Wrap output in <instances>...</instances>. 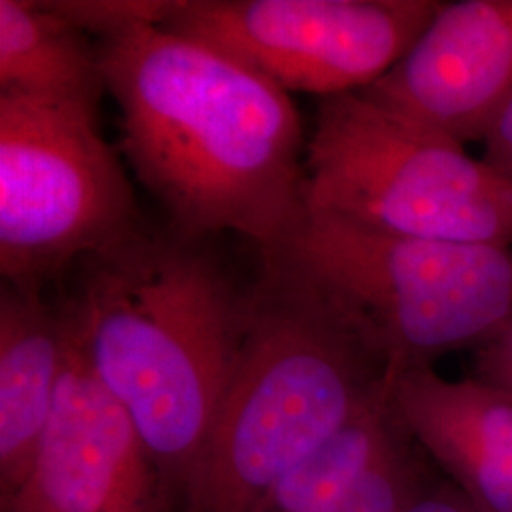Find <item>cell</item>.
<instances>
[{
    "label": "cell",
    "instance_id": "cell-1",
    "mask_svg": "<svg viewBox=\"0 0 512 512\" xmlns=\"http://www.w3.org/2000/svg\"><path fill=\"white\" fill-rule=\"evenodd\" d=\"M122 150L173 230L236 232L260 258L306 219V141L289 92L219 48L137 25L99 44Z\"/></svg>",
    "mask_w": 512,
    "mask_h": 512
},
{
    "label": "cell",
    "instance_id": "cell-2",
    "mask_svg": "<svg viewBox=\"0 0 512 512\" xmlns=\"http://www.w3.org/2000/svg\"><path fill=\"white\" fill-rule=\"evenodd\" d=\"M209 239L143 226L78 264L65 300L97 380L128 412L165 488L209 437L247 325L251 285Z\"/></svg>",
    "mask_w": 512,
    "mask_h": 512
},
{
    "label": "cell",
    "instance_id": "cell-3",
    "mask_svg": "<svg viewBox=\"0 0 512 512\" xmlns=\"http://www.w3.org/2000/svg\"><path fill=\"white\" fill-rule=\"evenodd\" d=\"M393 378L365 325L293 260L262 258L184 512H255Z\"/></svg>",
    "mask_w": 512,
    "mask_h": 512
},
{
    "label": "cell",
    "instance_id": "cell-4",
    "mask_svg": "<svg viewBox=\"0 0 512 512\" xmlns=\"http://www.w3.org/2000/svg\"><path fill=\"white\" fill-rule=\"evenodd\" d=\"M306 211L408 238L512 247V183L463 145L363 93L319 101Z\"/></svg>",
    "mask_w": 512,
    "mask_h": 512
},
{
    "label": "cell",
    "instance_id": "cell-5",
    "mask_svg": "<svg viewBox=\"0 0 512 512\" xmlns=\"http://www.w3.org/2000/svg\"><path fill=\"white\" fill-rule=\"evenodd\" d=\"M275 255L329 289L393 372L476 349L512 319V247L408 238L306 211Z\"/></svg>",
    "mask_w": 512,
    "mask_h": 512
},
{
    "label": "cell",
    "instance_id": "cell-6",
    "mask_svg": "<svg viewBox=\"0 0 512 512\" xmlns=\"http://www.w3.org/2000/svg\"><path fill=\"white\" fill-rule=\"evenodd\" d=\"M145 222L88 105L0 93V274L44 291Z\"/></svg>",
    "mask_w": 512,
    "mask_h": 512
},
{
    "label": "cell",
    "instance_id": "cell-7",
    "mask_svg": "<svg viewBox=\"0 0 512 512\" xmlns=\"http://www.w3.org/2000/svg\"><path fill=\"white\" fill-rule=\"evenodd\" d=\"M439 0H177L165 31L236 57L285 92L321 99L384 78Z\"/></svg>",
    "mask_w": 512,
    "mask_h": 512
},
{
    "label": "cell",
    "instance_id": "cell-8",
    "mask_svg": "<svg viewBox=\"0 0 512 512\" xmlns=\"http://www.w3.org/2000/svg\"><path fill=\"white\" fill-rule=\"evenodd\" d=\"M359 93L463 147L484 141L512 99V0L442 2L408 54Z\"/></svg>",
    "mask_w": 512,
    "mask_h": 512
},
{
    "label": "cell",
    "instance_id": "cell-9",
    "mask_svg": "<svg viewBox=\"0 0 512 512\" xmlns=\"http://www.w3.org/2000/svg\"><path fill=\"white\" fill-rule=\"evenodd\" d=\"M67 313V365L23 490L57 512H169L156 463L128 412L93 374Z\"/></svg>",
    "mask_w": 512,
    "mask_h": 512
},
{
    "label": "cell",
    "instance_id": "cell-10",
    "mask_svg": "<svg viewBox=\"0 0 512 512\" xmlns=\"http://www.w3.org/2000/svg\"><path fill=\"white\" fill-rule=\"evenodd\" d=\"M391 401L410 439L452 476L478 512H512V399L490 385L446 380L433 365L393 372Z\"/></svg>",
    "mask_w": 512,
    "mask_h": 512
},
{
    "label": "cell",
    "instance_id": "cell-11",
    "mask_svg": "<svg viewBox=\"0 0 512 512\" xmlns=\"http://www.w3.org/2000/svg\"><path fill=\"white\" fill-rule=\"evenodd\" d=\"M71 344L65 304L44 291L0 287V494L8 503L27 486L54 412Z\"/></svg>",
    "mask_w": 512,
    "mask_h": 512
},
{
    "label": "cell",
    "instance_id": "cell-12",
    "mask_svg": "<svg viewBox=\"0 0 512 512\" xmlns=\"http://www.w3.org/2000/svg\"><path fill=\"white\" fill-rule=\"evenodd\" d=\"M107 80L99 46L46 2L0 0V93L99 110Z\"/></svg>",
    "mask_w": 512,
    "mask_h": 512
},
{
    "label": "cell",
    "instance_id": "cell-13",
    "mask_svg": "<svg viewBox=\"0 0 512 512\" xmlns=\"http://www.w3.org/2000/svg\"><path fill=\"white\" fill-rule=\"evenodd\" d=\"M401 429L389 382L344 429L281 476L255 512L340 511L353 486Z\"/></svg>",
    "mask_w": 512,
    "mask_h": 512
},
{
    "label": "cell",
    "instance_id": "cell-14",
    "mask_svg": "<svg viewBox=\"0 0 512 512\" xmlns=\"http://www.w3.org/2000/svg\"><path fill=\"white\" fill-rule=\"evenodd\" d=\"M423 488L412 439L403 427L359 478L338 512H408Z\"/></svg>",
    "mask_w": 512,
    "mask_h": 512
},
{
    "label": "cell",
    "instance_id": "cell-15",
    "mask_svg": "<svg viewBox=\"0 0 512 512\" xmlns=\"http://www.w3.org/2000/svg\"><path fill=\"white\" fill-rule=\"evenodd\" d=\"M177 0H46L59 18L101 40L137 25H164Z\"/></svg>",
    "mask_w": 512,
    "mask_h": 512
},
{
    "label": "cell",
    "instance_id": "cell-16",
    "mask_svg": "<svg viewBox=\"0 0 512 512\" xmlns=\"http://www.w3.org/2000/svg\"><path fill=\"white\" fill-rule=\"evenodd\" d=\"M473 378L512 399V319L476 348Z\"/></svg>",
    "mask_w": 512,
    "mask_h": 512
},
{
    "label": "cell",
    "instance_id": "cell-17",
    "mask_svg": "<svg viewBox=\"0 0 512 512\" xmlns=\"http://www.w3.org/2000/svg\"><path fill=\"white\" fill-rule=\"evenodd\" d=\"M482 160L512 183V99L488 131Z\"/></svg>",
    "mask_w": 512,
    "mask_h": 512
},
{
    "label": "cell",
    "instance_id": "cell-18",
    "mask_svg": "<svg viewBox=\"0 0 512 512\" xmlns=\"http://www.w3.org/2000/svg\"><path fill=\"white\" fill-rule=\"evenodd\" d=\"M408 512H478L454 484L423 488Z\"/></svg>",
    "mask_w": 512,
    "mask_h": 512
},
{
    "label": "cell",
    "instance_id": "cell-19",
    "mask_svg": "<svg viewBox=\"0 0 512 512\" xmlns=\"http://www.w3.org/2000/svg\"><path fill=\"white\" fill-rule=\"evenodd\" d=\"M2 512H57L46 505L42 499H38L37 495L29 494L25 490H21L14 499H10L8 503H2Z\"/></svg>",
    "mask_w": 512,
    "mask_h": 512
}]
</instances>
